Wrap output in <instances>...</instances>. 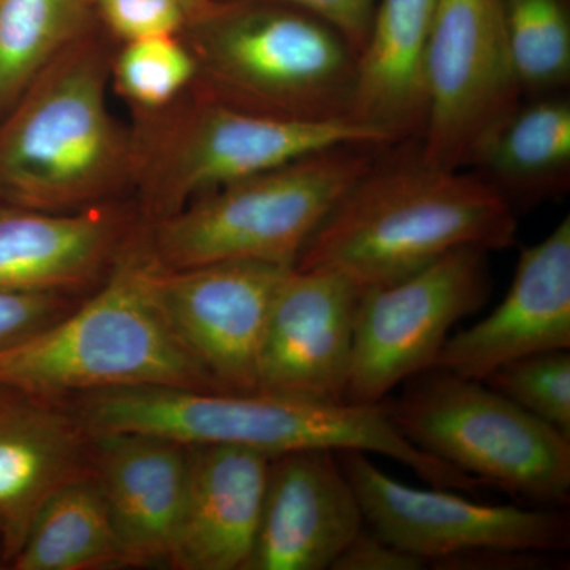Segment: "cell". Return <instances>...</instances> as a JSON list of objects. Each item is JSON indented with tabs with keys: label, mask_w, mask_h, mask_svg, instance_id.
I'll return each mask as SVG.
<instances>
[{
	"label": "cell",
	"mask_w": 570,
	"mask_h": 570,
	"mask_svg": "<svg viewBox=\"0 0 570 570\" xmlns=\"http://www.w3.org/2000/svg\"><path fill=\"white\" fill-rule=\"evenodd\" d=\"M523 99L568 92L570 0H493Z\"/></svg>",
	"instance_id": "cell-24"
},
{
	"label": "cell",
	"mask_w": 570,
	"mask_h": 570,
	"mask_svg": "<svg viewBox=\"0 0 570 570\" xmlns=\"http://www.w3.org/2000/svg\"><path fill=\"white\" fill-rule=\"evenodd\" d=\"M119 92L145 110H160L198 78L189 45L176 36L129 41L112 66Z\"/></svg>",
	"instance_id": "cell-25"
},
{
	"label": "cell",
	"mask_w": 570,
	"mask_h": 570,
	"mask_svg": "<svg viewBox=\"0 0 570 570\" xmlns=\"http://www.w3.org/2000/svg\"><path fill=\"white\" fill-rule=\"evenodd\" d=\"M385 412L407 442L483 485L561 509L570 499V438L483 381L442 370L404 382Z\"/></svg>",
	"instance_id": "cell-7"
},
{
	"label": "cell",
	"mask_w": 570,
	"mask_h": 570,
	"mask_svg": "<svg viewBox=\"0 0 570 570\" xmlns=\"http://www.w3.org/2000/svg\"><path fill=\"white\" fill-rule=\"evenodd\" d=\"M291 268L253 261L160 268L156 285L165 317L219 392H257L269 307Z\"/></svg>",
	"instance_id": "cell-12"
},
{
	"label": "cell",
	"mask_w": 570,
	"mask_h": 570,
	"mask_svg": "<svg viewBox=\"0 0 570 570\" xmlns=\"http://www.w3.org/2000/svg\"><path fill=\"white\" fill-rule=\"evenodd\" d=\"M426 566L428 561L417 554L363 528L333 562L332 570H420Z\"/></svg>",
	"instance_id": "cell-29"
},
{
	"label": "cell",
	"mask_w": 570,
	"mask_h": 570,
	"mask_svg": "<svg viewBox=\"0 0 570 570\" xmlns=\"http://www.w3.org/2000/svg\"><path fill=\"white\" fill-rule=\"evenodd\" d=\"M69 311L63 294L0 291V348L32 335Z\"/></svg>",
	"instance_id": "cell-28"
},
{
	"label": "cell",
	"mask_w": 570,
	"mask_h": 570,
	"mask_svg": "<svg viewBox=\"0 0 570 570\" xmlns=\"http://www.w3.org/2000/svg\"><path fill=\"white\" fill-rule=\"evenodd\" d=\"M85 396L78 417L91 434L142 433L183 445H242L269 459L298 450H360L396 460L436 489L478 497L483 487L401 436L384 403L184 389H122Z\"/></svg>",
	"instance_id": "cell-2"
},
{
	"label": "cell",
	"mask_w": 570,
	"mask_h": 570,
	"mask_svg": "<svg viewBox=\"0 0 570 570\" xmlns=\"http://www.w3.org/2000/svg\"><path fill=\"white\" fill-rule=\"evenodd\" d=\"M186 31L213 99L296 121H352L358 52L321 18L266 0H219Z\"/></svg>",
	"instance_id": "cell-5"
},
{
	"label": "cell",
	"mask_w": 570,
	"mask_h": 570,
	"mask_svg": "<svg viewBox=\"0 0 570 570\" xmlns=\"http://www.w3.org/2000/svg\"><path fill=\"white\" fill-rule=\"evenodd\" d=\"M119 217L105 209L50 213L0 202V291L63 294L115 257Z\"/></svg>",
	"instance_id": "cell-20"
},
{
	"label": "cell",
	"mask_w": 570,
	"mask_h": 570,
	"mask_svg": "<svg viewBox=\"0 0 570 570\" xmlns=\"http://www.w3.org/2000/svg\"><path fill=\"white\" fill-rule=\"evenodd\" d=\"M127 564L110 512L94 475L73 480L56 491L37 513L20 553L17 570H96Z\"/></svg>",
	"instance_id": "cell-22"
},
{
	"label": "cell",
	"mask_w": 570,
	"mask_h": 570,
	"mask_svg": "<svg viewBox=\"0 0 570 570\" xmlns=\"http://www.w3.org/2000/svg\"><path fill=\"white\" fill-rule=\"evenodd\" d=\"M7 568L6 561L2 560V557H0V569Z\"/></svg>",
	"instance_id": "cell-34"
},
{
	"label": "cell",
	"mask_w": 570,
	"mask_h": 570,
	"mask_svg": "<svg viewBox=\"0 0 570 570\" xmlns=\"http://www.w3.org/2000/svg\"><path fill=\"white\" fill-rule=\"evenodd\" d=\"M570 348V217L521 250L504 299L478 324L449 336L434 370L485 381L515 360Z\"/></svg>",
	"instance_id": "cell-15"
},
{
	"label": "cell",
	"mask_w": 570,
	"mask_h": 570,
	"mask_svg": "<svg viewBox=\"0 0 570 570\" xmlns=\"http://www.w3.org/2000/svg\"><path fill=\"white\" fill-rule=\"evenodd\" d=\"M181 3L187 14H189L190 26L194 24V22L200 21L206 14L212 13V11L216 9L217 3H219V0H181Z\"/></svg>",
	"instance_id": "cell-32"
},
{
	"label": "cell",
	"mask_w": 570,
	"mask_h": 570,
	"mask_svg": "<svg viewBox=\"0 0 570 570\" xmlns=\"http://www.w3.org/2000/svg\"><path fill=\"white\" fill-rule=\"evenodd\" d=\"M362 288L326 269L291 268L269 307L257 392L343 403Z\"/></svg>",
	"instance_id": "cell-13"
},
{
	"label": "cell",
	"mask_w": 570,
	"mask_h": 570,
	"mask_svg": "<svg viewBox=\"0 0 570 570\" xmlns=\"http://www.w3.org/2000/svg\"><path fill=\"white\" fill-rule=\"evenodd\" d=\"M284 3L321 18L346 37L356 52L365 48L377 0H266Z\"/></svg>",
	"instance_id": "cell-30"
},
{
	"label": "cell",
	"mask_w": 570,
	"mask_h": 570,
	"mask_svg": "<svg viewBox=\"0 0 570 570\" xmlns=\"http://www.w3.org/2000/svg\"><path fill=\"white\" fill-rule=\"evenodd\" d=\"M471 171L493 186L513 209L519 205H535L568 194V94L521 100L483 146Z\"/></svg>",
	"instance_id": "cell-21"
},
{
	"label": "cell",
	"mask_w": 570,
	"mask_h": 570,
	"mask_svg": "<svg viewBox=\"0 0 570 570\" xmlns=\"http://www.w3.org/2000/svg\"><path fill=\"white\" fill-rule=\"evenodd\" d=\"M348 142L397 141L355 121H296L243 110L204 94L138 165L149 209L163 219L225 184Z\"/></svg>",
	"instance_id": "cell-8"
},
{
	"label": "cell",
	"mask_w": 570,
	"mask_h": 570,
	"mask_svg": "<svg viewBox=\"0 0 570 570\" xmlns=\"http://www.w3.org/2000/svg\"><path fill=\"white\" fill-rule=\"evenodd\" d=\"M108 66L75 41L0 118V202L50 213L96 208L137 168L107 104Z\"/></svg>",
	"instance_id": "cell-4"
},
{
	"label": "cell",
	"mask_w": 570,
	"mask_h": 570,
	"mask_svg": "<svg viewBox=\"0 0 570 570\" xmlns=\"http://www.w3.org/2000/svg\"><path fill=\"white\" fill-rule=\"evenodd\" d=\"M160 268L149 239L127 246L91 299L0 348V389L43 401L122 389L219 392L165 317Z\"/></svg>",
	"instance_id": "cell-3"
},
{
	"label": "cell",
	"mask_w": 570,
	"mask_h": 570,
	"mask_svg": "<svg viewBox=\"0 0 570 570\" xmlns=\"http://www.w3.org/2000/svg\"><path fill=\"white\" fill-rule=\"evenodd\" d=\"M336 455L371 530L428 564L487 549L569 550L570 520L560 509L490 505L453 490H420L397 482L365 452Z\"/></svg>",
	"instance_id": "cell-11"
},
{
	"label": "cell",
	"mask_w": 570,
	"mask_h": 570,
	"mask_svg": "<svg viewBox=\"0 0 570 570\" xmlns=\"http://www.w3.org/2000/svg\"><path fill=\"white\" fill-rule=\"evenodd\" d=\"M91 438L92 475L126 551L127 564H168L186 502V445L142 433H99Z\"/></svg>",
	"instance_id": "cell-16"
},
{
	"label": "cell",
	"mask_w": 570,
	"mask_h": 570,
	"mask_svg": "<svg viewBox=\"0 0 570 570\" xmlns=\"http://www.w3.org/2000/svg\"><path fill=\"white\" fill-rule=\"evenodd\" d=\"M557 553L532 550L487 549L431 562L434 569L449 570H538L553 568Z\"/></svg>",
	"instance_id": "cell-31"
},
{
	"label": "cell",
	"mask_w": 570,
	"mask_h": 570,
	"mask_svg": "<svg viewBox=\"0 0 570 570\" xmlns=\"http://www.w3.org/2000/svg\"><path fill=\"white\" fill-rule=\"evenodd\" d=\"M489 250L459 247L414 275L363 291L356 311L346 403L379 404L431 370L450 330L487 305Z\"/></svg>",
	"instance_id": "cell-9"
},
{
	"label": "cell",
	"mask_w": 570,
	"mask_h": 570,
	"mask_svg": "<svg viewBox=\"0 0 570 570\" xmlns=\"http://www.w3.org/2000/svg\"><path fill=\"white\" fill-rule=\"evenodd\" d=\"M483 382L570 438L569 348L505 363Z\"/></svg>",
	"instance_id": "cell-26"
},
{
	"label": "cell",
	"mask_w": 570,
	"mask_h": 570,
	"mask_svg": "<svg viewBox=\"0 0 570 570\" xmlns=\"http://www.w3.org/2000/svg\"><path fill=\"white\" fill-rule=\"evenodd\" d=\"M438 0H377L358 55L352 121L420 140L426 121L425 63Z\"/></svg>",
	"instance_id": "cell-19"
},
{
	"label": "cell",
	"mask_w": 570,
	"mask_h": 570,
	"mask_svg": "<svg viewBox=\"0 0 570 570\" xmlns=\"http://www.w3.org/2000/svg\"><path fill=\"white\" fill-rule=\"evenodd\" d=\"M515 209L474 171L426 163L419 140L385 146L311 236L295 268L363 291L400 283L459 247L517 243Z\"/></svg>",
	"instance_id": "cell-1"
},
{
	"label": "cell",
	"mask_w": 570,
	"mask_h": 570,
	"mask_svg": "<svg viewBox=\"0 0 570 570\" xmlns=\"http://www.w3.org/2000/svg\"><path fill=\"white\" fill-rule=\"evenodd\" d=\"M92 475V438L51 401L10 392L0 403V557L11 564L59 489Z\"/></svg>",
	"instance_id": "cell-18"
},
{
	"label": "cell",
	"mask_w": 570,
	"mask_h": 570,
	"mask_svg": "<svg viewBox=\"0 0 570 570\" xmlns=\"http://www.w3.org/2000/svg\"><path fill=\"white\" fill-rule=\"evenodd\" d=\"M92 10L126 43L178 36L189 26L181 0H92Z\"/></svg>",
	"instance_id": "cell-27"
},
{
	"label": "cell",
	"mask_w": 570,
	"mask_h": 570,
	"mask_svg": "<svg viewBox=\"0 0 570 570\" xmlns=\"http://www.w3.org/2000/svg\"><path fill=\"white\" fill-rule=\"evenodd\" d=\"M9 390L0 389V403H2L3 400H6V396L9 395Z\"/></svg>",
	"instance_id": "cell-33"
},
{
	"label": "cell",
	"mask_w": 570,
	"mask_h": 570,
	"mask_svg": "<svg viewBox=\"0 0 570 570\" xmlns=\"http://www.w3.org/2000/svg\"><path fill=\"white\" fill-rule=\"evenodd\" d=\"M186 448V502L168 564L246 570L261 524L269 456L242 445Z\"/></svg>",
	"instance_id": "cell-17"
},
{
	"label": "cell",
	"mask_w": 570,
	"mask_h": 570,
	"mask_svg": "<svg viewBox=\"0 0 570 570\" xmlns=\"http://www.w3.org/2000/svg\"><path fill=\"white\" fill-rule=\"evenodd\" d=\"M382 148L332 146L209 190L157 219L149 238L153 253L167 269L235 261L295 266L311 236Z\"/></svg>",
	"instance_id": "cell-6"
},
{
	"label": "cell",
	"mask_w": 570,
	"mask_h": 570,
	"mask_svg": "<svg viewBox=\"0 0 570 570\" xmlns=\"http://www.w3.org/2000/svg\"><path fill=\"white\" fill-rule=\"evenodd\" d=\"M91 13V0H0V118L85 37Z\"/></svg>",
	"instance_id": "cell-23"
},
{
	"label": "cell",
	"mask_w": 570,
	"mask_h": 570,
	"mask_svg": "<svg viewBox=\"0 0 570 570\" xmlns=\"http://www.w3.org/2000/svg\"><path fill=\"white\" fill-rule=\"evenodd\" d=\"M425 81L423 157L466 170L523 100L493 0H438Z\"/></svg>",
	"instance_id": "cell-10"
},
{
	"label": "cell",
	"mask_w": 570,
	"mask_h": 570,
	"mask_svg": "<svg viewBox=\"0 0 570 570\" xmlns=\"http://www.w3.org/2000/svg\"><path fill=\"white\" fill-rule=\"evenodd\" d=\"M365 528L333 450L269 459L261 524L246 570H326Z\"/></svg>",
	"instance_id": "cell-14"
}]
</instances>
